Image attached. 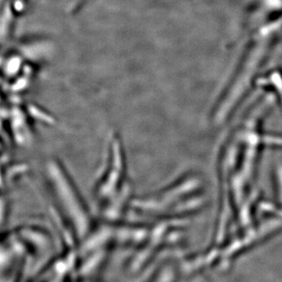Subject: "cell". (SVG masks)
I'll list each match as a JSON object with an SVG mask.
<instances>
[{
    "label": "cell",
    "instance_id": "1",
    "mask_svg": "<svg viewBox=\"0 0 282 282\" xmlns=\"http://www.w3.org/2000/svg\"><path fill=\"white\" fill-rule=\"evenodd\" d=\"M272 100L267 98L234 129L221 154V203L217 238L222 239L231 220L250 222L252 199L248 198L257 170L259 157L265 145H282V139L262 131L263 117Z\"/></svg>",
    "mask_w": 282,
    "mask_h": 282
},
{
    "label": "cell",
    "instance_id": "2",
    "mask_svg": "<svg viewBox=\"0 0 282 282\" xmlns=\"http://www.w3.org/2000/svg\"><path fill=\"white\" fill-rule=\"evenodd\" d=\"M46 177L64 220L78 229H85L90 224V212L72 180L58 161H48Z\"/></svg>",
    "mask_w": 282,
    "mask_h": 282
},
{
    "label": "cell",
    "instance_id": "3",
    "mask_svg": "<svg viewBox=\"0 0 282 282\" xmlns=\"http://www.w3.org/2000/svg\"><path fill=\"white\" fill-rule=\"evenodd\" d=\"M108 163L95 188V197L100 206L105 204L126 185V163L118 137L111 140Z\"/></svg>",
    "mask_w": 282,
    "mask_h": 282
}]
</instances>
